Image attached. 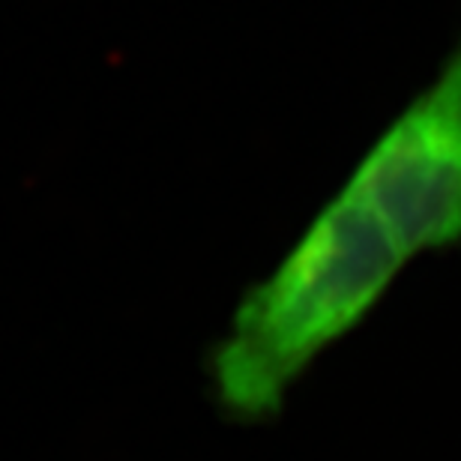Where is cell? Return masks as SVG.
<instances>
[{"label": "cell", "instance_id": "obj_1", "mask_svg": "<svg viewBox=\"0 0 461 461\" xmlns=\"http://www.w3.org/2000/svg\"><path fill=\"white\" fill-rule=\"evenodd\" d=\"M413 261L390 216L345 180L216 339L207 359L216 408L243 426L279 417L309 368L363 327Z\"/></svg>", "mask_w": 461, "mask_h": 461}, {"label": "cell", "instance_id": "obj_2", "mask_svg": "<svg viewBox=\"0 0 461 461\" xmlns=\"http://www.w3.org/2000/svg\"><path fill=\"white\" fill-rule=\"evenodd\" d=\"M345 180L390 216L413 258L461 246V40Z\"/></svg>", "mask_w": 461, "mask_h": 461}]
</instances>
